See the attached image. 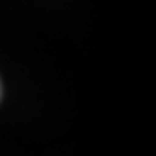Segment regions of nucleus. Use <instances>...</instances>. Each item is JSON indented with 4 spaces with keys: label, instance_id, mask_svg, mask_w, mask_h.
Masks as SVG:
<instances>
[{
    "label": "nucleus",
    "instance_id": "obj_1",
    "mask_svg": "<svg viewBox=\"0 0 156 156\" xmlns=\"http://www.w3.org/2000/svg\"><path fill=\"white\" fill-rule=\"evenodd\" d=\"M0 92H2V88H0Z\"/></svg>",
    "mask_w": 156,
    "mask_h": 156
}]
</instances>
